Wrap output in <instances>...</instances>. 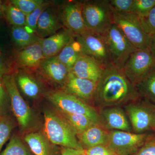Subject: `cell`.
<instances>
[{
	"label": "cell",
	"instance_id": "cell-1",
	"mask_svg": "<svg viewBox=\"0 0 155 155\" xmlns=\"http://www.w3.org/2000/svg\"><path fill=\"white\" fill-rule=\"evenodd\" d=\"M140 97L135 85L126 77L122 68L111 64L104 68L96 83L93 106L103 108L123 107Z\"/></svg>",
	"mask_w": 155,
	"mask_h": 155
},
{
	"label": "cell",
	"instance_id": "cell-2",
	"mask_svg": "<svg viewBox=\"0 0 155 155\" xmlns=\"http://www.w3.org/2000/svg\"><path fill=\"white\" fill-rule=\"evenodd\" d=\"M44 130L49 141L65 148L84 150L77 137V132L61 114L51 109L44 111Z\"/></svg>",
	"mask_w": 155,
	"mask_h": 155
},
{
	"label": "cell",
	"instance_id": "cell-3",
	"mask_svg": "<svg viewBox=\"0 0 155 155\" xmlns=\"http://www.w3.org/2000/svg\"><path fill=\"white\" fill-rule=\"evenodd\" d=\"M81 11L87 30L103 35L113 23L109 0L82 1Z\"/></svg>",
	"mask_w": 155,
	"mask_h": 155
},
{
	"label": "cell",
	"instance_id": "cell-4",
	"mask_svg": "<svg viewBox=\"0 0 155 155\" xmlns=\"http://www.w3.org/2000/svg\"><path fill=\"white\" fill-rule=\"evenodd\" d=\"M46 96L60 113L84 115L95 125L103 127L96 108L76 97L64 90L49 92Z\"/></svg>",
	"mask_w": 155,
	"mask_h": 155
},
{
	"label": "cell",
	"instance_id": "cell-5",
	"mask_svg": "<svg viewBox=\"0 0 155 155\" xmlns=\"http://www.w3.org/2000/svg\"><path fill=\"white\" fill-rule=\"evenodd\" d=\"M2 81L10 98L12 110L20 130L27 131L33 126V114L30 107L20 94L14 74L10 73L4 75Z\"/></svg>",
	"mask_w": 155,
	"mask_h": 155
},
{
	"label": "cell",
	"instance_id": "cell-6",
	"mask_svg": "<svg viewBox=\"0 0 155 155\" xmlns=\"http://www.w3.org/2000/svg\"><path fill=\"white\" fill-rule=\"evenodd\" d=\"M135 133L141 134L152 131L155 105L140 97L136 101L123 106Z\"/></svg>",
	"mask_w": 155,
	"mask_h": 155
},
{
	"label": "cell",
	"instance_id": "cell-7",
	"mask_svg": "<svg viewBox=\"0 0 155 155\" xmlns=\"http://www.w3.org/2000/svg\"><path fill=\"white\" fill-rule=\"evenodd\" d=\"M112 11L113 23L121 30L130 43L137 49L147 48L150 35L143 29L139 17L132 13Z\"/></svg>",
	"mask_w": 155,
	"mask_h": 155
},
{
	"label": "cell",
	"instance_id": "cell-8",
	"mask_svg": "<svg viewBox=\"0 0 155 155\" xmlns=\"http://www.w3.org/2000/svg\"><path fill=\"white\" fill-rule=\"evenodd\" d=\"M102 35L107 47L112 64L119 68L122 69L130 55L138 50L114 23Z\"/></svg>",
	"mask_w": 155,
	"mask_h": 155
},
{
	"label": "cell",
	"instance_id": "cell-9",
	"mask_svg": "<svg viewBox=\"0 0 155 155\" xmlns=\"http://www.w3.org/2000/svg\"><path fill=\"white\" fill-rule=\"evenodd\" d=\"M150 133L110 130L106 145L116 155H133L144 144Z\"/></svg>",
	"mask_w": 155,
	"mask_h": 155
},
{
	"label": "cell",
	"instance_id": "cell-10",
	"mask_svg": "<svg viewBox=\"0 0 155 155\" xmlns=\"http://www.w3.org/2000/svg\"><path fill=\"white\" fill-rule=\"evenodd\" d=\"M155 57L148 48L137 50L125 62L122 69L131 83L135 85L155 67Z\"/></svg>",
	"mask_w": 155,
	"mask_h": 155
},
{
	"label": "cell",
	"instance_id": "cell-11",
	"mask_svg": "<svg viewBox=\"0 0 155 155\" xmlns=\"http://www.w3.org/2000/svg\"><path fill=\"white\" fill-rule=\"evenodd\" d=\"M75 38L80 43L83 54L93 58L104 69L113 64L103 35L87 31Z\"/></svg>",
	"mask_w": 155,
	"mask_h": 155
},
{
	"label": "cell",
	"instance_id": "cell-12",
	"mask_svg": "<svg viewBox=\"0 0 155 155\" xmlns=\"http://www.w3.org/2000/svg\"><path fill=\"white\" fill-rule=\"evenodd\" d=\"M60 14L64 26L74 36L81 35L87 31L82 17L81 2H67L62 7Z\"/></svg>",
	"mask_w": 155,
	"mask_h": 155
},
{
	"label": "cell",
	"instance_id": "cell-13",
	"mask_svg": "<svg viewBox=\"0 0 155 155\" xmlns=\"http://www.w3.org/2000/svg\"><path fill=\"white\" fill-rule=\"evenodd\" d=\"M96 86L94 81L77 77L70 72L63 87L64 91L94 107Z\"/></svg>",
	"mask_w": 155,
	"mask_h": 155
},
{
	"label": "cell",
	"instance_id": "cell-14",
	"mask_svg": "<svg viewBox=\"0 0 155 155\" xmlns=\"http://www.w3.org/2000/svg\"><path fill=\"white\" fill-rule=\"evenodd\" d=\"M98 111L103 127L107 130L133 131L128 117L122 107L103 108Z\"/></svg>",
	"mask_w": 155,
	"mask_h": 155
},
{
	"label": "cell",
	"instance_id": "cell-15",
	"mask_svg": "<svg viewBox=\"0 0 155 155\" xmlns=\"http://www.w3.org/2000/svg\"><path fill=\"white\" fill-rule=\"evenodd\" d=\"M63 26L60 11L51 6L41 14L35 32L40 38H46L57 33Z\"/></svg>",
	"mask_w": 155,
	"mask_h": 155
},
{
	"label": "cell",
	"instance_id": "cell-16",
	"mask_svg": "<svg viewBox=\"0 0 155 155\" xmlns=\"http://www.w3.org/2000/svg\"><path fill=\"white\" fill-rule=\"evenodd\" d=\"M38 68L45 77L53 83L64 87L70 71L57 56L45 59Z\"/></svg>",
	"mask_w": 155,
	"mask_h": 155
},
{
	"label": "cell",
	"instance_id": "cell-17",
	"mask_svg": "<svg viewBox=\"0 0 155 155\" xmlns=\"http://www.w3.org/2000/svg\"><path fill=\"white\" fill-rule=\"evenodd\" d=\"M103 70L104 68L93 58L83 54L78 59L70 72L77 77L97 83Z\"/></svg>",
	"mask_w": 155,
	"mask_h": 155
},
{
	"label": "cell",
	"instance_id": "cell-18",
	"mask_svg": "<svg viewBox=\"0 0 155 155\" xmlns=\"http://www.w3.org/2000/svg\"><path fill=\"white\" fill-rule=\"evenodd\" d=\"M75 36L67 29H64L41 41L45 59L56 56L73 39Z\"/></svg>",
	"mask_w": 155,
	"mask_h": 155
},
{
	"label": "cell",
	"instance_id": "cell-19",
	"mask_svg": "<svg viewBox=\"0 0 155 155\" xmlns=\"http://www.w3.org/2000/svg\"><path fill=\"white\" fill-rule=\"evenodd\" d=\"M41 39L22 48L17 53L15 60L17 64L25 68H38L45 59L41 43Z\"/></svg>",
	"mask_w": 155,
	"mask_h": 155
},
{
	"label": "cell",
	"instance_id": "cell-20",
	"mask_svg": "<svg viewBox=\"0 0 155 155\" xmlns=\"http://www.w3.org/2000/svg\"><path fill=\"white\" fill-rule=\"evenodd\" d=\"M109 131L102 126L94 124L77 134V137L84 150L99 145H106Z\"/></svg>",
	"mask_w": 155,
	"mask_h": 155
},
{
	"label": "cell",
	"instance_id": "cell-21",
	"mask_svg": "<svg viewBox=\"0 0 155 155\" xmlns=\"http://www.w3.org/2000/svg\"><path fill=\"white\" fill-rule=\"evenodd\" d=\"M24 140L35 155H54L50 141L41 133L28 134L25 136Z\"/></svg>",
	"mask_w": 155,
	"mask_h": 155
},
{
	"label": "cell",
	"instance_id": "cell-22",
	"mask_svg": "<svg viewBox=\"0 0 155 155\" xmlns=\"http://www.w3.org/2000/svg\"><path fill=\"white\" fill-rule=\"evenodd\" d=\"M83 54L81 46L75 37L56 56L70 72L78 59Z\"/></svg>",
	"mask_w": 155,
	"mask_h": 155
},
{
	"label": "cell",
	"instance_id": "cell-23",
	"mask_svg": "<svg viewBox=\"0 0 155 155\" xmlns=\"http://www.w3.org/2000/svg\"><path fill=\"white\" fill-rule=\"evenodd\" d=\"M14 76L16 82L25 95L32 99L38 97L41 92L40 86L32 76L23 71L17 72Z\"/></svg>",
	"mask_w": 155,
	"mask_h": 155
},
{
	"label": "cell",
	"instance_id": "cell-24",
	"mask_svg": "<svg viewBox=\"0 0 155 155\" xmlns=\"http://www.w3.org/2000/svg\"><path fill=\"white\" fill-rule=\"evenodd\" d=\"M141 97L155 105V67L135 85Z\"/></svg>",
	"mask_w": 155,
	"mask_h": 155
},
{
	"label": "cell",
	"instance_id": "cell-25",
	"mask_svg": "<svg viewBox=\"0 0 155 155\" xmlns=\"http://www.w3.org/2000/svg\"><path fill=\"white\" fill-rule=\"evenodd\" d=\"M11 36L17 46L22 48L39 41L41 39L34 33H29L24 27H12Z\"/></svg>",
	"mask_w": 155,
	"mask_h": 155
},
{
	"label": "cell",
	"instance_id": "cell-26",
	"mask_svg": "<svg viewBox=\"0 0 155 155\" xmlns=\"http://www.w3.org/2000/svg\"><path fill=\"white\" fill-rule=\"evenodd\" d=\"M4 16L13 27H24L26 15L10 2L4 5Z\"/></svg>",
	"mask_w": 155,
	"mask_h": 155
},
{
	"label": "cell",
	"instance_id": "cell-27",
	"mask_svg": "<svg viewBox=\"0 0 155 155\" xmlns=\"http://www.w3.org/2000/svg\"><path fill=\"white\" fill-rule=\"evenodd\" d=\"M60 114L75 128L78 134L82 133L94 124L89 118L84 115L61 113Z\"/></svg>",
	"mask_w": 155,
	"mask_h": 155
},
{
	"label": "cell",
	"instance_id": "cell-28",
	"mask_svg": "<svg viewBox=\"0 0 155 155\" xmlns=\"http://www.w3.org/2000/svg\"><path fill=\"white\" fill-rule=\"evenodd\" d=\"M0 155H32L18 135L14 134Z\"/></svg>",
	"mask_w": 155,
	"mask_h": 155
},
{
	"label": "cell",
	"instance_id": "cell-29",
	"mask_svg": "<svg viewBox=\"0 0 155 155\" xmlns=\"http://www.w3.org/2000/svg\"><path fill=\"white\" fill-rule=\"evenodd\" d=\"M15 127L14 121L8 116L0 115V153L2 148L10 138Z\"/></svg>",
	"mask_w": 155,
	"mask_h": 155
},
{
	"label": "cell",
	"instance_id": "cell-30",
	"mask_svg": "<svg viewBox=\"0 0 155 155\" xmlns=\"http://www.w3.org/2000/svg\"><path fill=\"white\" fill-rule=\"evenodd\" d=\"M51 6V3L45 1L44 2L37 8L33 12L26 16L25 26L29 29L28 32L31 33L35 32L37 24L41 14L45 10Z\"/></svg>",
	"mask_w": 155,
	"mask_h": 155
},
{
	"label": "cell",
	"instance_id": "cell-31",
	"mask_svg": "<svg viewBox=\"0 0 155 155\" xmlns=\"http://www.w3.org/2000/svg\"><path fill=\"white\" fill-rule=\"evenodd\" d=\"M155 7V0H134L131 13L139 18L146 17Z\"/></svg>",
	"mask_w": 155,
	"mask_h": 155
},
{
	"label": "cell",
	"instance_id": "cell-32",
	"mask_svg": "<svg viewBox=\"0 0 155 155\" xmlns=\"http://www.w3.org/2000/svg\"><path fill=\"white\" fill-rule=\"evenodd\" d=\"M10 2L27 16L44 2L45 1L42 0H12Z\"/></svg>",
	"mask_w": 155,
	"mask_h": 155
},
{
	"label": "cell",
	"instance_id": "cell-33",
	"mask_svg": "<svg viewBox=\"0 0 155 155\" xmlns=\"http://www.w3.org/2000/svg\"><path fill=\"white\" fill-rule=\"evenodd\" d=\"M139 18L143 29L149 35L155 34V7L146 17Z\"/></svg>",
	"mask_w": 155,
	"mask_h": 155
},
{
	"label": "cell",
	"instance_id": "cell-34",
	"mask_svg": "<svg viewBox=\"0 0 155 155\" xmlns=\"http://www.w3.org/2000/svg\"><path fill=\"white\" fill-rule=\"evenodd\" d=\"M133 155H155V133L150 132L144 144Z\"/></svg>",
	"mask_w": 155,
	"mask_h": 155
},
{
	"label": "cell",
	"instance_id": "cell-35",
	"mask_svg": "<svg viewBox=\"0 0 155 155\" xmlns=\"http://www.w3.org/2000/svg\"><path fill=\"white\" fill-rule=\"evenodd\" d=\"M134 0H109L113 11L123 13H131Z\"/></svg>",
	"mask_w": 155,
	"mask_h": 155
},
{
	"label": "cell",
	"instance_id": "cell-36",
	"mask_svg": "<svg viewBox=\"0 0 155 155\" xmlns=\"http://www.w3.org/2000/svg\"><path fill=\"white\" fill-rule=\"evenodd\" d=\"M87 155H116L106 145H99L84 150Z\"/></svg>",
	"mask_w": 155,
	"mask_h": 155
},
{
	"label": "cell",
	"instance_id": "cell-37",
	"mask_svg": "<svg viewBox=\"0 0 155 155\" xmlns=\"http://www.w3.org/2000/svg\"><path fill=\"white\" fill-rule=\"evenodd\" d=\"M11 67L5 51L0 45V79L4 75L11 73Z\"/></svg>",
	"mask_w": 155,
	"mask_h": 155
},
{
	"label": "cell",
	"instance_id": "cell-38",
	"mask_svg": "<svg viewBox=\"0 0 155 155\" xmlns=\"http://www.w3.org/2000/svg\"><path fill=\"white\" fill-rule=\"evenodd\" d=\"M8 94L2 80L0 79V114L4 115L8 106Z\"/></svg>",
	"mask_w": 155,
	"mask_h": 155
},
{
	"label": "cell",
	"instance_id": "cell-39",
	"mask_svg": "<svg viewBox=\"0 0 155 155\" xmlns=\"http://www.w3.org/2000/svg\"><path fill=\"white\" fill-rule=\"evenodd\" d=\"M147 48L155 57V34L150 35L148 42Z\"/></svg>",
	"mask_w": 155,
	"mask_h": 155
},
{
	"label": "cell",
	"instance_id": "cell-40",
	"mask_svg": "<svg viewBox=\"0 0 155 155\" xmlns=\"http://www.w3.org/2000/svg\"><path fill=\"white\" fill-rule=\"evenodd\" d=\"M84 150H78L64 147L62 150L61 155H78L82 152Z\"/></svg>",
	"mask_w": 155,
	"mask_h": 155
},
{
	"label": "cell",
	"instance_id": "cell-41",
	"mask_svg": "<svg viewBox=\"0 0 155 155\" xmlns=\"http://www.w3.org/2000/svg\"><path fill=\"white\" fill-rule=\"evenodd\" d=\"M4 16V5L2 1H0V17Z\"/></svg>",
	"mask_w": 155,
	"mask_h": 155
},
{
	"label": "cell",
	"instance_id": "cell-42",
	"mask_svg": "<svg viewBox=\"0 0 155 155\" xmlns=\"http://www.w3.org/2000/svg\"><path fill=\"white\" fill-rule=\"evenodd\" d=\"M152 131L155 133V112L154 114L153 119Z\"/></svg>",
	"mask_w": 155,
	"mask_h": 155
},
{
	"label": "cell",
	"instance_id": "cell-43",
	"mask_svg": "<svg viewBox=\"0 0 155 155\" xmlns=\"http://www.w3.org/2000/svg\"><path fill=\"white\" fill-rule=\"evenodd\" d=\"M78 155H87L86 154L84 153V150L81 153H79V154Z\"/></svg>",
	"mask_w": 155,
	"mask_h": 155
},
{
	"label": "cell",
	"instance_id": "cell-44",
	"mask_svg": "<svg viewBox=\"0 0 155 155\" xmlns=\"http://www.w3.org/2000/svg\"></svg>",
	"mask_w": 155,
	"mask_h": 155
},
{
	"label": "cell",
	"instance_id": "cell-45",
	"mask_svg": "<svg viewBox=\"0 0 155 155\" xmlns=\"http://www.w3.org/2000/svg\"><path fill=\"white\" fill-rule=\"evenodd\" d=\"M0 115H1V114H0Z\"/></svg>",
	"mask_w": 155,
	"mask_h": 155
}]
</instances>
